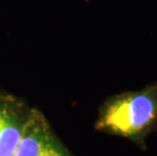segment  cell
<instances>
[{
	"label": "cell",
	"instance_id": "obj_1",
	"mask_svg": "<svg viewBox=\"0 0 157 156\" xmlns=\"http://www.w3.org/2000/svg\"><path fill=\"white\" fill-rule=\"evenodd\" d=\"M157 127V81L109 96L99 105L95 131L131 141L142 150Z\"/></svg>",
	"mask_w": 157,
	"mask_h": 156
},
{
	"label": "cell",
	"instance_id": "obj_2",
	"mask_svg": "<svg viewBox=\"0 0 157 156\" xmlns=\"http://www.w3.org/2000/svg\"><path fill=\"white\" fill-rule=\"evenodd\" d=\"M14 156H74L41 109L33 107Z\"/></svg>",
	"mask_w": 157,
	"mask_h": 156
},
{
	"label": "cell",
	"instance_id": "obj_3",
	"mask_svg": "<svg viewBox=\"0 0 157 156\" xmlns=\"http://www.w3.org/2000/svg\"><path fill=\"white\" fill-rule=\"evenodd\" d=\"M32 108L25 98L0 88V156H14Z\"/></svg>",
	"mask_w": 157,
	"mask_h": 156
}]
</instances>
